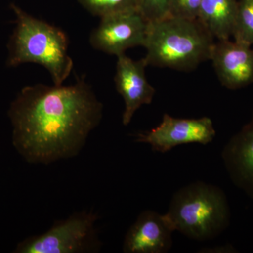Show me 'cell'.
<instances>
[{
	"instance_id": "1",
	"label": "cell",
	"mask_w": 253,
	"mask_h": 253,
	"mask_svg": "<svg viewBox=\"0 0 253 253\" xmlns=\"http://www.w3.org/2000/svg\"><path fill=\"white\" fill-rule=\"evenodd\" d=\"M102 113L103 105L84 76L71 86H26L10 106L13 144L32 164L75 157Z\"/></svg>"
},
{
	"instance_id": "2",
	"label": "cell",
	"mask_w": 253,
	"mask_h": 253,
	"mask_svg": "<svg viewBox=\"0 0 253 253\" xmlns=\"http://www.w3.org/2000/svg\"><path fill=\"white\" fill-rule=\"evenodd\" d=\"M214 40L198 19L169 16L148 23L144 59L148 66L192 71L211 60Z\"/></svg>"
},
{
	"instance_id": "3",
	"label": "cell",
	"mask_w": 253,
	"mask_h": 253,
	"mask_svg": "<svg viewBox=\"0 0 253 253\" xmlns=\"http://www.w3.org/2000/svg\"><path fill=\"white\" fill-rule=\"evenodd\" d=\"M11 9L16 16V26L9 43L7 65L16 67L26 63L46 68L54 85H62L73 68L68 54V39L60 28L33 17L15 4Z\"/></svg>"
},
{
	"instance_id": "4",
	"label": "cell",
	"mask_w": 253,
	"mask_h": 253,
	"mask_svg": "<svg viewBox=\"0 0 253 253\" xmlns=\"http://www.w3.org/2000/svg\"><path fill=\"white\" fill-rule=\"evenodd\" d=\"M163 217L172 231H179L191 239L206 241L225 230L230 211L222 190L198 181L176 191Z\"/></svg>"
},
{
	"instance_id": "5",
	"label": "cell",
	"mask_w": 253,
	"mask_h": 253,
	"mask_svg": "<svg viewBox=\"0 0 253 253\" xmlns=\"http://www.w3.org/2000/svg\"><path fill=\"white\" fill-rule=\"evenodd\" d=\"M97 214L76 212L57 221L46 232L25 239L18 244L16 253H81L97 252L101 241L96 233Z\"/></svg>"
},
{
	"instance_id": "6",
	"label": "cell",
	"mask_w": 253,
	"mask_h": 253,
	"mask_svg": "<svg viewBox=\"0 0 253 253\" xmlns=\"http://www.w3.org/2000/svg\"><path fill=\"white\" fill-rule=\"evenodd\" d=\"M147 28V21L138 10L109 15L101 18L89 42L94 49L118 56L129 48L144 46Z\"/></svg>"
},
{
	"instance_id": "7",
	"label": "cell",
	"mask_w": 253,
	"mask_h": 253,
	"mask_svg": "<svg viewBox=\"0 0 253 253\" xmlns=\"http://www.w3.org/2000/svg\"><path fill=\"white\" fill-rule=\"evenodd\" d=\"M215 135L216 131L210 118H176L166 113L159 126L151 130L139 133L135 141L151 145L155 151L166 153L179 145L209 144Z\"/></svg>"
},
{
	"instance_id": "8",
	"label": "cell",
	"mask_w": 253,
	"mask_h": 253,
	"mask_svg": "<svg viewBox=\"0 0 253 253\" xmlns=\"http://www.w3.org/2000/svg\"><path fill=\"white\" fill-rule=\"evenodd\" d=\"M218 79L231 90L242 89L253 83L252 46L230 39L215 41L211 57Z\"/></svg>"
},
{
	"instance_id": "9",
	"label": "cell",
	"mask_w": 253,
	"mask_h": 253,
	"mask_svg": "<svg viewBox=\"0 0 253 253\" xmlns=\"http://www.w3.org/2000/svg\"><path fill=\"white\" fill-rule=\"evenodd\" d=\"M117 57L115 83L125 101L123 124L126 126L139 108L152 102L156 90L146 78L145 68L148 65L144 58L134 61L125 54Z\"/></svg>"
},
{
	"instance_id": "10",
	"label": "cell",
	"mask_w": 253,
	"mask_h": 253,
	"mask_svg": "<svg viewBox=\"0 0 253 253\" xmlns=\"http://www.w3.org/2000/svg\"><path fill=\"white\" fill-rule=\"evenodd\" d=\"M163 215L154 211L141 212L126 232V253H164L172 246V233Z\"/></svg>"
},
{
	"instance_id": "11",
	"label": "cell",
	"mask_w": 253,
	"mask_h": 253,
	"mask_svg": "<svg viewBox=\"0 0 253 253\" xmlns=\"http://www.w3.org/2000/svg\"><path fill=\"white\" fill-rule=\"evenodd\" d=\"M222 158L233 182L253 198V116L226 144Z\"/></svg>"
},
{
	"instance_id": "12",
	"label": "cell",
	"mask_w": 253,
	"mask_h": 253,
	"mask_svg": "<svg viewBox=\"0 0 253 253\" xmlns=\"http://www.w3.org/2000/svg\"><path fill=\"white\" fill-rule=\"evenodd\" d=\"M239 0H202L198 21L217 41L232 36Z\"/></svg>"
},
{
	"instance_id": "13",
	"label": "cell",
	"mask_w": 253,
	"mask_h": 253,
	"mask_svg": "<svg viewBox=\"0 0 253 253\" xmlns=\"http://www.w3.org/2000/svg\"><path fill=\"white\" fill-rule=\"evenodd\" d=\"M232 37L234 41L253 45V0H239Z\"/></svg>"
},
{
	"instance_id": "14",
	"label": "cell",
	"mask_w": 253,
	"mask_h": 253,
	"mask_svg": "<svg viewBox=\"0 0 253 253\" xmlns=\"http://www.w3.org/2000/svg\"><path fill=\"white\" fill-rule=\"evenodd\" d=\"M78 1L88 12L100 18L137 10L136 0H78Z\"/></svg>"
},
{
	"instance_id": "15",
	"label": "cell",
	"mask_w": 253,
	"mask_h": 253,
	"mask_svg": "<svg viewBox=\"0 0 253 253\" xmlns=\"http://www.w3.org/2000/svg\"><path fill=\"white\" fill-rule=\"evenodd\" d=\"M171 0H136L137 10L147 22L158 21L169 16Z\"/></svg>"
},
{
	"instance_id": "16",
	"label": "cell",
	"mask_w": 253,
	"mask_h": 253,
	"mask_svg": "<svg viewBox=\"0 0 253 253\" xmlns=\"http://www.w3.org/2000/svg\"><path fill=\"white\" fill-rule=\"evenodd\" d=\"M202 0H171L169 16L197 19Z\"/></svg>"
}]
</instances>
